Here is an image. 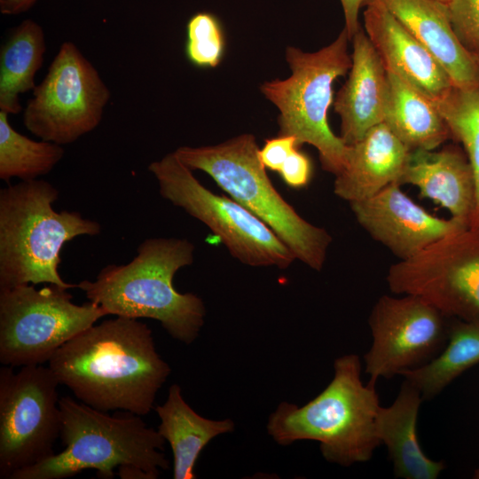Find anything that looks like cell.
<instances>
[{
    "label": "cell",
    "instance_id": "6da1fadb",
    "mask_svg": "<svg viewBox=\"0 0 479 479\" xmlns=\"http://www.w3.org/2000/svg\"><path fill=\"white\" fill-rule=\"evenodd\" d=\"M48 363L59 385L80 402L106 412L122 410L139 416L153 408L171 372L148 326L120 316L82 331Z\"/></svg>",
    "mask_w": 479,
    "mask_h": 479
},
{
    "label": "cell",
    "instance_id": "7a4b0ae2",
    "mask_svg": "<svg viewBox=\"0 0 479 479\" xmlns=\"http://www.w3.org/2000/svg\"><path fill=\"white\" fill-rule=\"evenodd\" d=\"M193 252L185 239H146L130 263L109 264L77 287L108 315L157 320L172 338L191 344L204 325L205 305L192 293H179L173 279L192 263Z\"/></svg>",
    "mask_w": 479,
    "mask_h": 479
},
{
    "label": "cell",
    "instance_id": "3957f363",
    "mask_svg": "<svg viewBox=\"0 0 479 479\" xmlns=\"http://www.w3.org/2000/svg\"><path fill=\"white\" fill-rule=\"evenodd\" d=\"M334 369L330 383L304 405L280 403L269 417L267 432L280 445L317 441L325 459L342 467L367 462L381 444L376 383L363 382L356 354L336 358Z\"/></svg>",
    "mask_w": 479,
    "mask_h": 479
},
{
    "label": "cell",
    "instance_id": "277c9868",
    "mask_svg": "<svg viewBox=\"0 0 479 479\" xmlns=\"http://www.w3.org/2000/svg\"><path fill=\"white\" fill-rule=\"evenodd\" d=\"M58 198L43 179L0 190V290L41 283L77 287L59 273L61 249L75 237L99 234L101 225L77 211H56Z\"/></svg>",
    "mask_w": 479,
    "mask_h": 479
},
{
    "label": "cell",
    "instance_id": "5b68a950",
    "mask_svg": "<svg viewBox=\"0 0 479 479\" xmlns=\"http://www.w3.org/2000/svg\"><path fill=\"white\" fill-rule=\"evenodd\" d=\"M59 405L64 450L16 471L10 479H64L86 469L112 479L114 468L127 466L156 479L169 467L165 439L139 415L110 416L70 397L59 398Z\"/></svg>",
    "mask_w": 479,
    "mask_h": 479
},
{
    "label": "cell",
    "instance_id": "8992f818",
    "mask_svg": "<svg viewBox=\"0 0 479 479\" xmlns=\"http://www.w3.org/2000/svg\"><path fill=\"white\" fill-rule=\"evenodd\" d=\"M255 137L244 133L221 144L180 146L174 152L192 170H201L267 224L295 259L320 271L332 237L302 218L275 189L259 158Z\"/></svg>",
    "mask_w": 479,
    "mask_h": 479
},
{
    "label": "cell",
    "instance_id": "52a82bcc",
    "mask_svg": "<svg viewBox=\"0 0 479 479\" xmlns=\"http://www.w3.org/2000/svg\"><path fill=\"white\" fill-rule=\"evenodd\" d=\"M349 41L343 28L334 42L314 52L287 46L290 76L260 86L262 94L279 110L278 135L294 137L299 146L313 145L323 169L335 176L344 168L349 146L332 131L327 113L334 103V81L351 67Z\"/></svg>",
    "mask_w": 479,
    "mask_h": 479
},
{
    "label": "cell",
    "instance_id": "ba28073f",
    "mask_svg": "<svg viewBox=\"0 0 479 479\" xmlns=\"http://www.w3.org/2000/svg\"><path fill=\"white\" fill-rule=\"evenodd\" d=\"M72 298L54 284L0 290V362L12 367L49 362L67 342L108 315L98 304L79 305Z\"/></svg>",
    "mask_w": 479,
    "mask_h": 479
},
{
    "label": "cell",
    "instance_id": "9c48e42d",
    "mask_svg": "<svg viewBox=\"0 0 479 479\" xmlns=\"http://www.w3.org/2000/svg\"><path fill=\"white\" fill-rule=\"evenodd\" d=\"M148 170L161 197L207 225L240 262L286 269L295 259L267 224L233 199L206 188L175 152L153 161Z\"/></svg>",
    "mask_w": 479,
    "mask_h": 479
},
{
    "label": "cell",
    "instance_id": "30bf717a",
    "mask_svg": "<svg viewBox=\"0 0 479 479\" xmlns=\"http://www.w3.org/2000/svg\"><path fill=\"white\" fill-rule=\"evenodd\" d=\"M111 92L97 68L71 41L64 42L23 110L35 137L71 144L100 123Z\"/></svg>",
    "mask_w": 479,
    "mask_h": 479
},
{
    "label": "cell",
    "instance_id": "8fae6325",
    "mask_svg": "<svg viewBox=\"0 0 479 479\" xmlns=\"http://www.w3.org/2000/svg\"><path fill=\"white\" fill-rule=\"evenodd\" d=\"M0 368V478L52 456L60 436L57 388L50 367Z\"/></svg>",
    "mask_w": 479,
    "mask_h": 479
},
{
    "label": "cell",
    "instance_id": "7c38bea8",
    "mask_svg": "<svg viewBox=\"0 0 479 479\" xmlns=\"http://www.w3.org/2000/svg\"><path fill=\"white\" fill-rule=\"evenodd\" d=\"M396 294L426 300L446 318L479 320V226L469 225L389 269Z\"/></svg>",
    "mask_w": 479,
    "mask_h": 479
},
{
    "label": "cell",
    "instance_id": "4fadbf2b",
    "mask_svg": "<svg viewBox=\"0 0 479 479\" xmlns=\"http://www.w3.org/2000/svg\"><path fill=\"white\" fill-rule=\"evenodd\" d=\"M445 318L417 295L381 296L369 317L373 342L364 355L370 381L401 375L434 358L447 342Z\"/></svg>",
    "mask_w": 479,
    "mask_h": 479
},
{
    "label": "cell",
    "instance_id": "5bb4252c",
    "mask_svg": "<svg viewBox=\"0 0 479 479\" xmlns=\"http://www.w3.org/2000/svg\"><path fill=\"white\" fill-rule=\"evenodd\" d=\"M349 204L360 226L400 260L409 259L468 226L453 217L444 219L429 214L403 192L397 183Z\"/></svg>",
    "mask_w": 479,
    "mask_h": 479
},
{
    "label": "cell",
    "instance_id": "9a60e30c",
    "mask_svg": "<svg viewBox=\"0 0 479 479\" xmlns=\"http://www.w3.org/2000/svg\"><path fill=\"white\" fill-rule=\"evenodd\" d=\"M364 29L386 71L436 103L453 87L437 59L381 3L365 0Z\"/></svg>",
    "mask_w": 479,
    "mask_h": 479
},
{
    "label": "cell",
    "instance_id": "2e32d148",
    "mask_svg": "<svg viewBox=\"0 0 479 479\" xmlns=\"http://www.w3.org/2000/svg\"><path fill=\"white\" fill-rule=\"evenodd\" d=\"M351 42V67L334 101L341 118L340 137L346 145L383 122L388 86L387 71L365 29L360 27Z\"/></svg>",
    "mask_w": 479,
    "mask_h": 479
},
{
    "label": "cell",
    "instance_id": "e0dca14e",
    "mask_svg": "<svg viewBox=\"0 0 479 479\" xmlns=\"http://www.w3.org/2000/svg\"><path fill=\"white\" fill-rule=\"evenodd\" d=\"M397 184L418 187L421 197L440 204L452 217L469 225L475 205V185L467 156L459 148L411 151Z\"/></svg>",
    "mask_w": 479,
    "mask_h": 479
},
{
    "label": "cell",
    "instance_id": "ac0fdd59",
    "mask_svg": "<svg viewBox=\"0 0 479 479\" xmlns=\"http://www.w3.org/2000/svg\"><path fill=\"white\" fill-rule=\"evenodd\" d=\"M346 162L335 176L334 192L349 203L370 198L392 183H398L411 151L381 122L352 145Z\"/></svg>",
    "mask_w": 479,
    "mask_h": 479
},
{
    "label": "cell",
    "instance_id": "d6986e66",
    "mask_svg": "<svg viewBox=\"0 0 479 479\" xmlns=\"http://www.w3.org/2000/svg\"><path fill=\"white\" fill-rule=\"evenodd\" d=\"M437 59L453 86L467 87L479 80V66L461 45L449 19L446 4L437 0H376Z\"/></svg>",
    "mask_w": 479,
    "mask_h": 479
},
{
    "label": "cell",
    "instance_id": "ffe728a7",
    "mask_svg": "<svg viewBox=\"0 0 479 479\" xmlns=\"http://www.w3.org/2000/svg\"><path fill=\"white\" fill-rule=\"evenodd\" d=\"M423 401L420 392L404 380L394 402L380 407L377 435L386 445L394 475L404 479H436L444 470L443 461L428 458L417 436L419 409Z\"/></svg>",
    "mask_w": 479,
    "mask_h": 479
},
{
    "label": "cell",
    "instance_id": "44dd1931",
    "mask_svg": "<svg viewBox=\"0 0 479 479\" xmlns=\"http://www.w3.org/2000/svg\"><path fill=\"white\" fill-rule=\"evenodd\" d=\"M158 432L173 453V478L195 479L194 467L205 446L216 436L232 432L231 419L214 420L198 414L184 399L178 384L169 389L166 401L155 407Z\"/></svg>",
    "mask_w": 479,
    "mask_h": 479
},
{
    "label": "cell",
    "instance_id": "7402d4cb",
    "mask_svg": "<svg viewBox=\"0 0 479 479\" xmlns=\"http://www.w3.org/2000/svg\"><path fill=\"white\" fill-rule=\"evenodd\" d=\"M387 81L383 122L410 151H432L452 137L434 102L392 72Z\"/></svg>",
    "mask_w": 479,
    "mask_h": 479
},
{
    "label": "cell",
    "instance_id": "603a6c76",
    "mask_svg": "<svg viewBox=\"0 0 479 479\" xmlns=\"http://www.w3.org/2000/svg\"><path fill=\"white\" fill-rule=\"evenodd\" d=\"M46 48L43 27L31 19L8 34L0 48V111L21 112L20 97L35 88V76L43 66Z\"/></svg>",
    "mask_w": 479,
    "mask_h": 479
},
{
    "label": "cell",
    "instance_id": "cb8c5ba5",
    "mask_svg": "<svg viewBox=\"0 0 479 479\" xmlns=\"http://www.w3.org/2000/svg\"><path fill=\"white\" fill-rule=\"evenodd\" d=\"M479 363V320H456L448 325L447 342L428 363L401 373L423 400L441 393L464 372Z\"/></svg>",
    "mask_w": 479,
    "mask_h": 479
},
{
    "label": "cell",
    "instance_id": "d4e9b609",
    "mask_svg": "<svg viewBox=\"0 0 479 479\" xmlns=\"http://www.w3.org/2000/svg\"><path fill=\"white\" fill-rule=\"evenodd\" d=\"M9 115L0 111V178L27 181L50 173L65 154L62 145L22 135L11 125Z\"/></svg>",
    "mask_w": 479,
    "mask_h": 479
},
{
    "label": "cell",
    "instance_id": "484cf974",
    "mask_svg": "<svg viewBox=\"0 0 479 479\" xmlns=\"http://www.w3.org/2000/svg\"><path fill=\"white\" fill-rule=\"evenodd\" d=\"M452 137L460 142L471 164L475 205L469 225L479 226V80L467 87L453 86L435 103Z\"/></svg>",
    "mask_w": 479,
    "mask_h": 479
},
{
    "label": "cell",
    "instance_id": "4316f807",
    "mask_svg": "<svg viewBox=\"0 0 479 479\" xmlns=\"http://www.w3.org/2000/svg\"><path fill=\"white\" fill-rule=\"evenodd\" d=\"M225 37L222 25L213 13L200 12L186 25L185 54L198 67H216L222 61Z\"/></svg>",
    "mask_w": 479,
    "mask_h": 479
},
{
    "label": "cell",
    "instance_id": "83f0119b",
    "mask_svg": "<svg viewBox=\"0 0 479 479\" xmlns=\"http://www.w3.org/2000/svg\"><path fill=\"white\" fill-rule=\"evenodd\" d=\"M446 5L458 40L472 56L479 55V0H451Z\"/></svg>",
    "mask_w": 479,
    "mask_h": 479
},
{
    "label": "cell",
    "instance_id": "f1b7e54d",
    "mask_svg": "<svg viewBox=\"0 0 479 479\" xmlns=\"http://www.w3.org/2000/svg\"><path fill=\"white\" fill-rule=\"evenodd\" d=\"M298 147L294 137L278 135L265 139L263 147L259 149V158L265 168L279 172L284 161Z\"/></svg>",
    "mask_w": 479,
    "mask_h": 479
},
{
    "label": "cell",
    "instance_id": "f546056e",
    "mask_svg": "<svg viewBox=\"0 0 479 479\" xmlns=\"http://www.w3.org/2000/svg\"><path fill=\"white\" fill-rule=\"evenodd\" d=\"M279 173L290 187H303L311 178V161L305 153L296 149L284 161Z\"/></svg>",
    "mask_w": 479,
    "mask_h": 479
},
{
    "label": "cell",
    "instance_id": "4dcf8cb0",
    "mask_svg": "<svg viewBox=\"0 0 479 479\" xmlns=\"http://www.w3.org/2000/svg\"><path fill=\"white\" fill-rule=\"evenodd\" d=\"M365 0H340L345 20L344 28L351 41L360 27L358 14Z\"/></svg>",
    "mask_w": 479,
    "mask_h": 479
},
{
    "label": "cell",
    "instance_id": "1f68e13d",
    "mask_svg": "<svg viewBox=\"0 0 479 479\" xmlns=\"http://www.w3.org/2000/svg\"><path fill=\"white\" fill-rule=\"evenodd\" d=\"M38 0H0V12L4 15H17L27 12Z\"/></svg>",
    "mask_w": 479,
    "mask_h": 479
},
{
    "label": "cell",
    "instance_id": "d6a6232c",
    "mask_svg": "<svg viewBox=\"0 0 479 479\" xmlns=\"http://www.w3.org/2000/svg\"><path fill=\"white\" fill-rule=\"evenodd\" d=\"M474 477H475V479H479V467L475 470V475H474Z\"/></svg>",
    "mask_w": 479,
    "mask_h": 479
},
{
    "label": "cell",
    "instance_id": "836d02e7",
    "mask_svg": "<svg viewBox=\"0 0 479 479\" xmlns=\"http://www.w3.org/2000/svg\"><path fill=\"white\" fill-rule=\"evenodd\" d=\"M473 58L475 60V62L477 63V65L479 66V55H475V56H473Z\"/></svg>",
    "mask_w": 479,
    "mask_h": 479
},
{
    "label": "cell",
    "instance_id": "e575fe53",
    "mask_svg": "<svg viewBox=\"0 0 479 479\" xmlns=\"http://www.w3.org/2000/svg\"><path fill=\"white\" fill-rule=\"evenodd\" d=\"M439 2H442L444 4H448L451 0H437Z\"/></svg>",
    "mask_w": 479,
    "mask_h": 479
}]
</instances>
